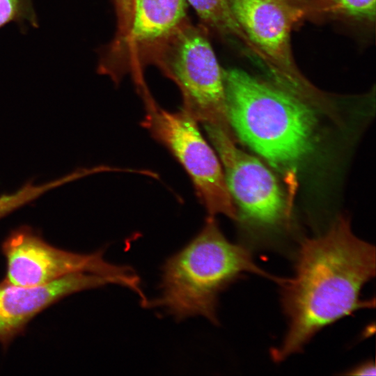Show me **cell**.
Segmentation results:
<instances>
[{
  "label": "cell",
  "instance_id": "cell-2",
  "mask_svg": "<svg viewBox=\"0 0 376 376\" xmlns=\"http://www.w3.org/2000/svg\"><path fill=\"white\" fill-rule=\"evenodd\" d=\"M223 75L230 128L281 174L292 206L299 170L316 142L314 107L244 70H223Z\"/></svg>",
  "mask_w": 376,
  "mask_h": 376
},
{
  "label": "cell",
  "instance_id": "cell-8",
  "mask_svg": "<svg viewBox=\"0 0 376 376\" xmlns=\"http://www.w3.org/2000/svg\"><path fill=\"white\" fill-rule=\"evenodd\" d=\"M178 36L171 65L185 96V110L203 125L231 130L223 70L210 42L203 33L194 29Z\"/></svg>",
  "mask_w": 376,
  "mask_h": 376
},
{
  "label": "cell",
  "instance_id": "cell-3",
  "mask_svg": "<svg viewBox=\"0 0 376 376\" xmlns=\"http://www.w3.org/2000/svg\"><path fill=\"white\" fill-rule=\"evenodd\" d=\"M245 273L280 283L254 262L251 250L230 242L214 216H208L200 232L162 267L160 294L148 307H159L177 320L202 316L218 324L219 296Z\"/></svg>",
  "mask_w": 376,
  "mask_h": 376
},
{
  "label": "cell",
  "instance_id": "cell-1",
  "mask_svg": "<svg viewBox=\"0 0 376 376\" xmlns=\"http://www.w3.org/2000/svg\"><path fill=\"white\" fill-rule=\"evenodd\" d=\"M375 275V248L357 237L340 217L323 233L297 249L294 276L283 279L281 303L288 329L272 352L281 361L304 348L322 329L375 302L361 292Z\"/></svg>",
  "mask_w": 376,
  "mask_h": 376
},
{
  "label": "cell",
  "instance_id": "cell-11",
  "mask_svg": "<svg viewBox=\"0 0 376 376\" xmlns=\"http://www.w3.org/2000/svg\"><path fill=\"white\" fill-rule=\"evenodd\" d=\"M198 15L220 33L233 35L245 42L254 52L249 38L237 22L230 0H186Z\"/></svg>",
  "mask_w": 376,
  "mask_h": 376
},
{
  "label": "cell",
  "instance_id": "cell-12",
  "mask_svg": "<svg viewBox=\"0 0 376 376\" xmlns=\"http://www.w3.org/2000/svg\"><path fill=\"white\" fill-rule=\"evenodd\" d=\"M311 14L372 22L375 19L376 0H318Z\"/></svg>",
  "mask_w": 376,
  "mask_h": 376
},
{
  "label": "cell",
  "instance_id": "cell-6",
  "mask_svg": "<svg viewBox=\"0 0 376 376\" xmlns=\"http://www.w3.org/2000/svg\"><path fill=\"white\" fill-rule=\"evenodd\" d=\"M196 121L185 109L169 112L148 102L141 125L184 167L208 214H221L237 220V210L227 187L222 166L203 137Z\"/></svg>",
  "mask_w": 376,
  "mask_h": 376
},
{
  "label": "cell",
  "instance_id": "cell-17",
  "mask_svg": "<svg viewBox=\"0 0 376 376\" xmlns=\"http://www.w3.org/2000/svg\"><path fill=\"white\" fill-rule=\"evenodd\" d=\"M117 14L121 17H128L134 11L135 0H114Z\"/></svg>",
  "mask_w": 376,
  "mask_h": 376
},
{
  "label": "cell",
  "instance_id": "cell-15",
  "mask_svg": "<svg viewBox=\"0 0 376 376\" xmlns=\"http://www.w3.org/2000/svg\"><path fill=\"white\" fill-rule=\"evenodd\" d=\"M346 374L350 375H375V363L367 361L350 369Z\"/></svg>",
  "mask_w": 376,
  "mask_h": 376
},
{
  "label": "cell",
  "instance_id": "cell-10",
  "mask_svg": "<svg viewBox=\"0 0 376 376\" xmlns=\"http://www.w3.org/2000/svg\"><path fill=\"white\" fill-rule=\"evenodd\" d=\"M187 8L186 0H135L127 36L136 42L164 38L182 22Z\"/></svg>",
  "mask_w": 376,
  "mask_h": 376
},
{
  "label": "cell",
  "instance_id": "cell-5",
  "mask_svg": "<svg viewBox=\"0 0 376 376\" xmlns=\"http://www.w3.org/2000/svg\"><path fill=\"white\" fill-rule=\"evenodd\" d=\"M1 249L6 262L5 282L38 286L71 274L87 273L108 278L114 284L129 288L138 295L143 306L148 303L136 272L130 266L108 262L102 249L91 253L61 249L27 226L12 230Z\"/></svg>",
  "mask_w": 376,
  "mask_h": 376
},
{
  "label": "cell",
  "instance_id": "cell-14",
  "mask_svg": "<svg viewBox=\"0 0 376 376\" xmlns=\"http://www.w3.org/2000/svg\"><path fill=\"white\" fill-rule=\"evenodd\" d=\"M301 11L304 16L311 13L318 0H274Z\"/></svg>",
  "mask_w": 376,
  "mask_h": 376
},
{
  "label": "cell",
  "instance_id": "cell-7",
  "mask_svg": "<svg viewBox=\"0 0 376 376\" xmlns=\"http://www.w3.org/2000/svg\"><path fill=\"white\" fill-rule=\"evenodd\" d=\"M233 14L258 55L270 68L276 84L315 107L325 105L320 92L299 72L294 61L290 33L304 17L274 0H230Z\"/></svg>",
  "mask_w": 376,
  "mask_h": 376
},
{
  "label": "cell",
  "instance_id": "cell-9",
  "mask_svg": "<svg viewBox=\"0 0 376 376\" xmlns=\"http://www.w3.org/2000/svg\"><path fill=\"white\" fill-rule=\"evenodd\" d=\"M108 278L77 273L47 284L25 287L0 282V343L6 349L29 322L64 297L112 283Z\"/></svg>",
  "mask_w": 376,
  "mask_h": 376
},
{
  "label": "cell",
  "instance_id": "cell-13",
  "mask_svg": "<svg viewBox=\"0 0 376 376\" xmlns=\"http://www.w3.org/2000/svg\"><path fill=\"white\" fill-rule=\"evenodd\" d=\"M15 22L38 27V22L31 0H0V28Z\"/></svg>",
  "mask_w": 376,
  "mask_h": 376
},
{
  "label": "cell",
  "instance_id": "cell-16",
  "mask_svg": "<svg viewBox=\"0 0 376 376\" xmlns=\"http://www.w3.org/2000/svg\"><path fill=\"white\" fill-rule=\"evenodd\" d=\"M16 207L13 198L8 194L0 196V219L13 212Z\"/></svg>",
  "mask_w": 376,
  "mask_h": 376
},
{
  "label": "cell",
  "instance_id": "cell-4",
  "mask_svg": "<svg viewBox=\"0 0 376 376\" xmlns=\"http://www.w3.org/2000/svg\"><path fill=\"white\" fill-rule=\"evenodd\" d=\"M203 125L220 158L231 198L240 208L237 221L257 235L252 249H271L272 235L290 226L292 207L287 197L274 174L236 146L231 130Z\"/></svg>",
  "mask_w": 376,
  "mask_h": 376
}]
</instances>
